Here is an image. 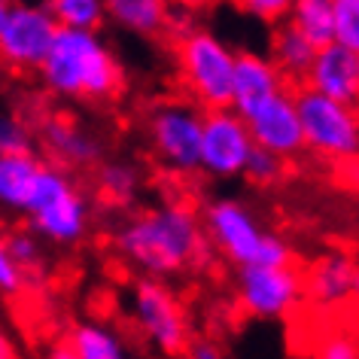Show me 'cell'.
<instances>
[{
    "mask_svg": "<svg viewBox=\"0 0 359 359\" xmlns=\"http://www.w3.org/2000/svg\"><path fill=\"white\" fill-rule=\"evenodd\" d=\"M113 244L131 268L161 280L210 259L201 217L186 201H168L137 213L116 231Z\"/></svg>",
    "mask_w": 359,
    "mask_h": 359,
    "instance_id": "6da1fadb",
    "label": "cell"
},
{
    "mask_svg": "<svg viewBox=\"0 0 359 359\" xmlns=\"http://www.w3.org/2000/svg\"><path fill=\"white\" fill-rule=\"evenodd\" d=\"M37 74L49 95L79 104H113L128 86L116 49L88 28H58Z\"/></svg>",
    "mask_w": 359,
    "mask_h": 359,
    "instance_id": "7a4b0ae2",
    "label": "cell"
},
{
    "mask_svg": "<svg viewBox=\"0 0 359 359\" xmlns=\"http://www.w3.org/2000/svg\"><path fill=\"white\" fill-rule=\"evenodd\" d=\"M22 213L28 217V226L37 231L40 241H49L55 247H76L92 229V204L83 189L74 183L67 168L46 165V161L34 180V189Z\"/></svg>",
    "mask_w": 359,
    "mask_h": 359,
    "instance_id": "3957f363",
    "label": "cell"
},
{
    "mask_svg": "<svg viewBox=\"0 0 359 359\" xmlns=\"http://www.w3.org/2000/svg\"><path fill=\"white\" fill-rule=\"evenodd\" d=\"M174 65L180 86L201 110L231 104V74H235V49L210 28L192 25L177 34Z\"/></svg>",
    "mask_w": 359,
    "mask_h": 359,
    "instance_id": "277c9868",
    "label": "cell"
},
{
    "mask_svg": "<svg viewBox=\"0 0 359 359\" xmlns=\"http://www.w3.org/2000/svg\"><path fill=\"white\" fill-rule=\"evenodd\" d=\"M295 95L304 149L326 161H347L359 152V107L341 104L302 86Z\"/></svg>",
    "mask_w": 359,
    "mask_h": 359,
    "instance_id": "5b68a950",
    "label": "cell"
},
{
    "mask_svg": "<svg viewBox=\"0 0 359 359\" xmlns=\"http://www.w3.org/2000/svg\"><path fill=\"white\" fill-rule=\"evenodd\" d=\"M131 320L156 353L165 356L186 353V347L192 341L183 304H180L177 292L161 277L143 274L131 286Z\"/></svg>",
    "mask_w": 359,
    "mask_h": 359,
    "instance_id": "8992f818",
    "label": "cell"
},
{
    "mask_svg": "<svg viewBox=\"0 0 359 359\" xmlns=\"http://www.w3.org/2000/svg\"><path fill=\"white\" fill-rule=\"evenodd\" d=\"M201 116L204 110L195 101H165L149 110L147 116L149 152L165 170H174L180 177H189L198 170Z\"/></svg>",
    "mask_w": 359,
    "mask_h": 359,
    "instance_id": "52a82bcc",
    "label": "cell"
},
{
    "mask_svg": "<svg viewBox=\"0 0 359 359\" xmlns=\"http://www.w3.org/2000/svg\"><path fill=\"white\" fill-rule=\"evenodd\" d=\"M238 304L247 317L277 323L292 317L304 299V277L292 265H238Z\"/></svg>",
    "mask_w": 359,
    "mask_h": 359,
    "instance_id": "ba28073f",
    "label": "cell"
},
{
    "mask_svg": "<svg viewBox=\"0 0 359 359\" xmlns=\"http://www.w3.org/2000/svg\"><path fill=\"white\" fill-rule=\"evenodd\" d=\"M58 25L43 4H19L13 0L0 22V65L13 74L37 70L49 52Z\"/></svg>",
    "mask_w": 359,
    "mask_h": 359,
    "instance_id": "9c48e42d",
    "label": "cell"
},
{
    "mask_svg": "<svg viewBox=\"0 0 359 359\" xmlns=\"http://www.w3.org/2000/svg\"><path fill=\"white\" fill-rule=\"evenodd\" d=\"M253 149L247 119L231 107H213L201 116L198 170L213 180H235Z\"/></svg>",
    "mask_w": 359,
    "mask_h": 359,
    "instance_id": "30bf717a",
    "label": "cell"
},
{
    "mask_svg": "<svg viewBox=\"0 0 359 359\" xmlns=\"http://www.w3.org/2000/svg\"><path fill=\"white\" fill-rule=\"evenodd\" d=\"M201 229L210 250H217L231 265H247L256 259L262 244V222L244 201L238 198H217L201 213Z\"/></svg>",
    "mask_w": 359,
    "mask_h": 359,
    "instance_id": "8fae6325",
    "label": "cell"
},
{
    "mask_svg": "<svg viewBox=\"0 0 359 359\" xmlns=\"http://www.w3.org/2000/svg\"><path fill=\"white\" fill-rule=\"evenodd\" d=\"M244 119L256 147L271 149L286 161H292L295 156L304 152V134H302L299 110H295V95L290 86L271 95L265 104H259Z\"/></svg>",
    "mask_w": 359,
    "mask_h": 359,
    "instance_id": "7c38bea8",
    "label": "cell"
},
{
    "mask_svg": "<svg viewBox=\"0 0 359 359\" xmlns=\"http://www.w3.org/2000/svg\"><path fill=\"white\" fill-rule=\"evenodd\" d=\"M290 83L283 79V74L277 70L271 55L253 49H241L235 52V74H231V110H238L241 116L253 113L259 104H265L271 95H277L280 88Z\"/></svg>",
    "mask_w": 359,
    "mask_h": 359,
    "instance_id": "4fadbf2b",
    "label": "cell"
},
{
    "mask_svg": "<svg viewBox=\"0 0 359 359\" xmlns=\"http://www.w3.org/2000/svg\"><path fill=\"white\" fill-rule=\"evenodd\" d=\"M304 86L341 104L359 107V76H356V52L338 46L335 40L317 49Z\"/></svg>",
    "mask_w": 359,
    "mask_h": 359,
    "instance_id": "5bb4252c",
    "label": "cell"
},
{
    "mask_svg": "<svg viewBox=\"0 0 359 359\" xmlns=\"http://www.w3.org/2000/svg\"><path fill=\"white\" fill-rule=\"evenodd\" d=\"M43 149L49 152V158L58 168H95L104 156L101 140L92 131H86L83 125H76L74 119H49L40 131Z\"/></svg>",
    "mask_w": 359,
    "mask_h": 359,
    "instance_id": "9a60e30c",
    "label": "cell"
},
{
    "mask_svg": "<svg viewBox=\"0 0 359 359\" xmlns=\"http://www.w3.org/2000/svg\"><path fill=\"white\" fill-rule=\"evenodd\" d=\"M107 22L140 40H156L168 34L174 6L168 0H104Z\"/></svg>",
    "mask_w": 359,
    "mask_h": 359,
    "instance_id": "2e32d148",
    "label": "cell"
},
{
    "mask_svg": "<svg viewBox=\"0 0 359 359\" xmlns=\"http://www.w3.org/2000/svg\"><path fill=\"white\" fill-rule=\"evenodd\" d=\"M353 277H356L353 259L344 253H332L311 268L308 280H304V292L323 308H338L353 295Z\"/></svg>",
    "mask_w": 359,
    "mask_h": 359,
    "instance_id": "e0dca14e",
    "label": "cell"
},
{
    "mask_svg": "<svg viewBox=\"0 0 359 359\" xmlns=\"http://www.w3.org/2000/svg\"><path fill=\"white\" fill-rule=\"evenodd\" d=\"M40 168H43V161L34 156V149L0 152V210H6V213L25 210Z\"/></svg>",
    "mask_w": 359,
    "mask_h": 359,
    "instance_id": "ac0fdd59",
    "label": "cell"
},
{
    "mask_svg": "<svg viewBox=\"0 0 359 359\" xmlns=\"http://www.w3.org/2000/svg\"><path fill=\"white\" fill-rule=\"evenodd\" d=\"M317 55V46L304 37L290 22H280L271 34V61L283 74L286 83H304L311 70V61Z\"/></svg>",
    "mask_w": 359,
    "mask_h": 359,
    "instance_id": "d6986e66",
    "label": "cell"
},
{
    "mask_svg": "<svg viewBox=\"0 0 359 359\" xmlns=\"http://www.w3.org/2000/svg\"><path fill=\"white\" fill-rule=\"evenodd\" d=\"M70 359H122L128 356L125 338L104 323H76L67 338Z\"/></svg>",
    "mask_w": 359,
    "mask_h": 359,
    "instance_id": "ffe728a7",
    "label": "cell"
},
{
    "mask_svg": "<svg viewBox=\"0 0 359 359\" xmlns=\"http://www.w3.org/2000/svg\"><path fill=\"white\" fill-rule=\"evenodd\" d=\"M95 183L104 201L110 204H131L140 192V168L128 158L97 161Z\"/></svg>",
    "mask_w": 359,
    "mask_h": 359,
    "instance_id": "44dd1931",
    "label": "cell"
},
{
    "mask_svg": "<svg viewBox=\"0 0 359 359\" xmlns=\"http://www.w3.org/2000/svg\"><path fill=\"white\" fill-rule=\"evenodd\" d=\"M286 22L299 28L313 46L332 43V4L329 0H295Z\"/></svg>",
    "mask_w": 359,
    "mask_h": 359,
    "instance_id": "7402d4cb",
    "label": "cell"
},
{
    "mask_svg": "<svg viewBox=\"0 0 359 359\" xmlns=\"http://www.w3.org/2000/svg\"><path fill=\"white\" fill-rule=\"evenodd\" d=\"M46 10L52 13L58 28H88L101 31L107 25L104 0H46Z\"/></svg>",
    "mask_w": 359,
    "mask_h": 359,
    "instance_id": "603a6c76",
    "label": "cell"
},
{
    "mask_svg": "<svg viewBox=\"0 0 359 359\" xmlns=\"http://www.w3.org/2000/svg\"><path fill=\"white\" fill-rule=\"evenodd\" d=\"M286 165L290 161L280 158L277 152L271 149H265V147H256L253 143V149H250V156L244 161V170H241V177L250 180L253 186H274V183H280V180L286 177Z\"/></svg>",
    "mask_w": 359,
    "mask_h": 359,
    "instance_id": "cb8c5ba5",
    "label": "cell"
},
{
    "mask_svg": "<svg viewBox=\"0 0 359 359\" xmlns=\"http://www.w3.org/2000/svg\"><path fill=\"white\" fill-rule=\"evenodd\" d=\"M332 40L350 52H359V0H329Z\"/></svg>",
    "mask_w": 359,
    "mask_h": 359,
    "instance_id": "d4e9b609",
    "label": "cell"
},
{
    "mask_svg": "<svg viewBox=\"0 0 359 359\" xmlns=\"http://www.w3.org/2000/svg\"><path fill=\"white\" fill-rule=\"evenodd\" d=\"M6 247H10L15 265L25 271V277L43 268V244H40V235L34 229L10 231V235H6Z\"/></svg>",
    "mask_w": 359,
    "mask_h": 359,
    "instance_id": "484cf974",
    "label": "cell"
},
{
    "mask_svg": "<svg viewBox=\"0 0 359 359\" xmlns=\"http://www.w3.org/2000/svg\"><path fill=\"white\" fill-rule=\"evenodd\" d=\"M229 4L256 22L280 25V22H286V15H290L295 0H229Z\"/></svg>",
    "mask_w": 359,
    "mask_h": 359,
    "instance_id": "4316f807",
    "label": "cell"
},
{
    "mask_svg": "<svg viewBox=\"0 0 359 359\" xmlns=\"http://www.w3.org/2000/svg\"><path fill=\"white\" fill-rule=\"evenodd\" d=\"M31 149V131L19 116L0 113V152H19Z\"/></svg>",
    "mask_w": 359,
    "mask_h": 359,
    "instance_id": "83f0119b",
    "label": "cell"
},
{
    "mask_svg": "<svg viewBox=\"0 0 359 359\" xmlns=\"http://www.w3.org/2000/svg\"><path fill=\"white\" fill-rule=\"evenodd\" d=\"M253 262H259V265H292V247H290V241L280 238L277 231H268L265 229L262 244H259Z\"/></svg>",
    "mask_w": 359,
    "mask_h": 359,
    "instance_id": "f1b7e54d",
    "label": "cell"
},
{
    "mask_svg": "<svg viewBox=\"0 0 359 359\" xmlns=\"http://www.w3.org/2000/svg\"><path fill=\"white\" fill-rule=\"evenodd\" d=\"M25 290V271L6 247V235L0 231V295H19Z\"/></svg>",
    "mask_w": 359,
    "mask_h": 359,
    "instance_id": "f546056e",
    "label": "cell"
},
{
    "mask_svg": "<svg viewBox=\"0 0 359 359\" xmlns=\"http://www.w3.org/2000/svg\"><path fill=\"white\" fill-rule=\"evenodd\" d=\"M317 353L323 359H356L359 356V344L350 335H344V332H332V335L320 338L317 341Z\"/></svg>",
    "mask_w": 359,
    "mask_h": 359,
    "instance_id": "4dcf8cb0",
    "label": "cell"
},
{
    "mask_svg": "<svg viewBox=\"0 0 359 359\" xmlns=\"http://www.w3.org/2000/svg\"><path fill=\"white\" fill-rule=\"evenodd\" d=\"M186 353H189L192 359H219V356H222V350L213 344V341H189Z\"/></svg>",
    "mask_w": 359,
    "mask_h": 359,
    "instance_id": "1f68e13d",
    "label": "cell"
},
{
    "mask_svg": "<svg viewBox=\"0 0 359 359\" xmlns=\"http://www.w3.org/2000/svg\"><path fill=\"white\" fill-rule=\"evenodd\" d=\"M174 10L180 13H192V15H198V13H208L213 4H219V0H168Z\"/></svg>",
    "mask_w": 359,
    "mask_h": 359,
    "instance_id": "d6a6232c",
    "label": "cell"
},
{
    "mask_svg": "<svg viewBox=\"0 0 359 359\" xmlns=\"http://www.w3.org/2000/svg\"><path fill=\"white\" fill-rule=\"evenodd\" d=\"M13 356H19V347H15L10 332L0 326V359H13Z\"/></svg>",
    "mask_w": 359,
    "mask_h": 359,
    "instance_id": "836d02e7",
    "label": "cell"
},
{
    "mask_svg": "<svg viewBox=\"0 0 359 359\" xmlns=\"http://www.w3.org/2000/svg\"><path fill=\"white\" fill-rule=\"evenodd\" d=\"M347 161H350V180H353V186L359 189V152L353 158H347Z\"/></svg>",
    "mask_w": 359,
    "mask_h": 359,
    "instance_id": "e575fe53",
    "label": "cell"
},
{
    "mask_svg": "<svg viewBox=\"0 0 359 359\" xmlns=\"http://www.w3.org/2000/svg\"><path fill=\"white\" fill-rule=\"evenodd\" d=\"M353 295L359 299V268H356V277H353Z\"/></svg>",
    "mask_w": 359,
    "mask_h": 359,
    "instance_id": "d590c367",
    "label": "cell"
},
{
    "mask_svg": "<svg viewBox=\"0 0 359 359\" xmlns=\"http://www.w3.org/2000/svg\"><path fill=\"white\" fill-rule=\"evenodd\" d=\"M6 6L10 4H0V22H4V15H6Z\"/></svg>",
    "mask_w": 359,
    "mask_h": 359,
    "instance_id": "8d00e7d4",
    "label": "cell"
},
{
    "mask_svg": "<svg viewBox=\"0 0 359 359\" xmlns=\"http://www.w3.org/2000/svg\"><path fill=\"white\" fill-rule=\"evenodd\" d=\"M356 76H359V52H356Z\"/></svg>",
    "mask_w": 359,
    "mask_h": 359,
    "instance_id": "74e56055",
    "label": "cell"
},
{
    "mask_svg": "<svg viewBox=\"0 0 359 359\" xmlns=\"http://www.w3.org/2000/svg\"><path fill=\"white\" fill-rule=\"evenodd\" d=\"M0 4H13V0H0Z\"/></svg>",
    "mask_w": 359,
    "mask_h": 359,
    "instance_id": "f35d334b",
    "label": "cell"
}]
</instances>
